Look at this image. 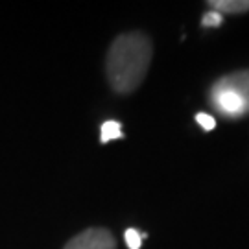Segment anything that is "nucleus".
Instances as JSON below:
<instances>
[{"label":"nucleus","mask_w":249,"mask_h":249,"mask_svg":"<svg viewBox=\"0 0 249 249\" xmlns=\"http://www.w3.org/2000/svg\"><path fill=\"white\" fill-rule=\"evenodd\" d=\"M153 46L141 32L122 34L113 41L107 52L106 72L111 89L118 94L133 92L148 74Z\"/></svg>","instance_id":"nucleus-1"},{"label":"nucleus","mask_w":249,"mask_h":249,"mask_svg":"<svg viewBox=\"0 0 249 249\" xmlns=\"http://www.w3.org/2000/svg\"><path fill=\"white\" fill-rule=\"evenodd\" d=\"M209 100H211V104H213L214 109H216L220 115L225 116V118H240V116L249 113L246 102H244L236 92H232L229 87L222 85L220 81H216L213 87H211Z\"/></svg>","instance_id":"nucleus-2"},{"label":"nucleus","mask_w":249,"mask_h":249,"mask_svg":"<svg viewBox=\"0 0 249 249\" xmlns=\"http://www.w3.org/2000/svg\"><path fill=\"white\" fill-rule=\"evenodd\" d=\"M65 249H116V242L111 231L92 227L69 240Z\"/></svg>","instance_id":"nucleus-3"},{"label":"nucleus","mask_w":249,"mask_h":249,"mask_svg":"<svg viewBox=\"0 0 249 249\" xmlns=\"http://www.w3.org/2000/svg\"><path fill=\"white\" fill-rule=\"evenodd\" d=\"M220 83L229 87L232 92H236L249 109V71H240V72H232L229 76H223L220 78Z\"/></svg>","instance_id":"nucleus-4"},{"label":"nucleus","mask_w":249,"mask_h":249,"mask_svg":"<svg viewBox=\"0 0 249 249\" xmlns=\"http://www.w3.org/2000/svg\"><path fill=\"white\" fill-rule=\"evenodd\" d=\"M209 6L218 11V13H248L249 11V0H211Z\"/></svg>","instance_id":"nucleus-5"},{"label":"nucleus","mask_w":249,"mask_h":249,"mask_svg":"<svg viewBox=\"0 0 249 249\" xmlns=\"http://www.w3.org/2000/svg\"><path fill=\"white\" fill-rule=\"evenodd\" d=\"M122 124L116 122V120H107L100 127V142H109V141H116V139H122Z\"/></svg>","instance_id":"nucleus-6"},{"label":"nucleus","mask_w":249,"mask_h":249,"mask_svg":"<svg viewBox=\"0 0 249 249\" xmlns=\"http://www.w3.org/2000/svg\"><path fill=\"white\" fill-rule=\"evenodd\" d=\"M124 238H125V244H127V248L129 249H141L142 240L144 238H148V234H146V232L137 231V229H133V227H129V229H125Z\"/></svg>","instance_id":"nucleus-7"},{"label":"nucleus","mask_w":249,"mask_h":249,"mask_svg":"<svg viewBox=\"0 0 249 249\" xmlns=\"http://www.w3.org/2000/svg\"><path fill=\"white\" fill-rule=\"evenodd\" d=\"M222 22H223L222 13H218L214 9H211L209 13H205L203 18H201V26L203 28H220Z\"/></svg>","instance_id":"nucleus-8"},{"label":"nucleus","mask_w":249,"mask_h":249,"mask_svg":"<svg viewBox=\"0 0 249 249\" xmlns=\"http://www.w3.org/2000/svg\"><path fill=\"white\" fill-rule=\"evenodd\" d=\"M196 122L199 124L201 129H205V131H213L214 127H216V120H214L211 115H207V113H197Z\"/></svg>","instance_id":"nucleus-9"}]
</instances>
